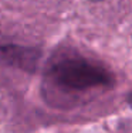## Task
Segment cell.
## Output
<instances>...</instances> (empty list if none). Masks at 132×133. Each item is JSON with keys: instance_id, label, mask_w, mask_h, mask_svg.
<instances>
[{"instance_id": "obj_1", "label": "cell", "mask_w": 132, "mask_h": 133, "mask_svg": "<svg viewBox=\"0 0 132 133\" xmlns=\"http://www.w3.org/2000/svg\"><path fill=\"white\" fill-rule=\"evenodd\" d=\"M53 85L65 94H81L104 88L111 82L105 68L78 55H62L50 66Z\"/></svg>"}]
</instances>
